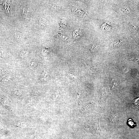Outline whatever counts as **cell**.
Wrapping results in <instances>:
<instances>
[{"label":"cell","instance_id":"3957f363","mask_svg":"<svg viewBox=\"0 0 139 139\" xmlns=\"http://www.w3.org/2000/svg\"><path fill=\"white\" fill-rule=\"evenodd\" d=\"M129 121L128 122V123H129V124L130 125H131V126L132 125H133V124H134L133 122V121Z\"/></svg>","mask_w":139,"mask_h":139},{"label":"cell","instance_id":"7a4b0ae2","mask_svg":"<svg viewBox=\"0 0 139 139\" xmlns=\"http://www.w3.org/2000/svg\"><path fill=\"white\" fill-rule=\"evenodd\" d=\"M111 25L107 23H105L102 24L101 28L103 30L108 31L110 30L111 28Z\"/></svg>","mask_w":139,"mask_h":139},{"label":"cell","instance_id":"6da1fadb","mask_svg":"<svg viewBox=\"0 0 139 139\" xmlns=\"http://www.w3.org/2000/svg\"><path fill=\"white\" fill-rule=\"evenodd\" d=\"M38 62L36 60H32L30 61L28 64V67L31 69H34L37 67Z\"/></svg>","mask_w":139,"mask_h":139}]
</instances>
